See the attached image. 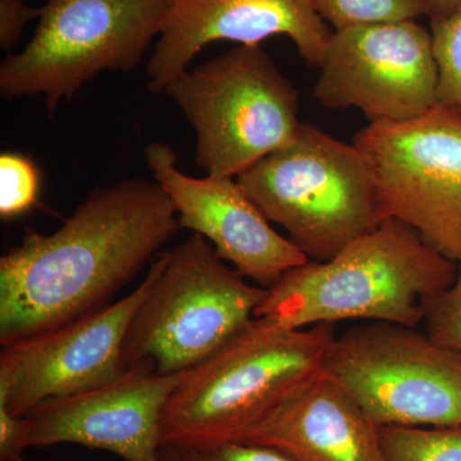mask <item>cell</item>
Instances as JSON below:
<instances>
[{
  "mask_svg": "<svg viewBox=\"0 0 461 461\" xmlns=\"http://www.w3.org/2000/svg\"><path fill=\"white\" fill-rule=\"evenodd\" d=\"M178 230L168 194L142 178L91 191L51 235L25 230L0 258V344L109 305Z\"/></svg>",
  "mask_w": 461,
  "mask_h": 461,
  "instance_id": "cell-1",
  "label": "cell"
},
{
  "mask_svg": "<svg viewBox=\"0 0 461 461\" xmlns=\"http://www.w3.org/2000/svg\"><path fill=\"white\" fill-rule=\"evenodd\" d=\"M456 271L417 230L387 218L332 259L285 273L266 290L256 318L287 329L345 321L420 327L424 300L450 286Z\"/></svg>",
  "mask_w": 461,
  "mask_h": 461,
  "instance_id": "cell-2",
  "label": "cell"
},
{
  "mask_svg": "<svg viewBox=\"0 0 461 461\" xmlns=\"http://www.w3.org/2000/svg\"><path fill=\"white\" fill-rule=\"evenodd\" d=\"M333 324L287 329L253 321L182 373L160 420V447L242 442L294 391L323 372Z\"/></svg>",
  "mask_w": 461,
  "mask_h": 461,
  "instance_id": "cell-3",
  "label": "cell"
},
{
  "mask_svg": "<svg viewBox=\"0 0 461 461\" xmlns=\"http://www.w3.org/2000/svg\"><path fill=\"white\" fill-rule=\"evenodd\" d=\"M236 180L313 262L332 259L387 220L362 151L309 123Z\"/></svg>",
  "mask_w": 461,
  "mask_h": 461,
  "instance_id": "cell-4",
  "label": "cell"
},
{
  "mask_svg": "<svg viewBox=\"0 0 461 461\" xmlns=\"http://www.w3.org/2000/svg\"><path fill=\"white\" fill-rule=\"evenodd\" d=\"M163 93L193 124L196 163L213 177H239L290 144L303 123L295 87L260 45L187 68Z\"/></svg>",
  "mask_w": 461,
  "mask_h": 461,
  "instance_id": "cell-5",
  "label": "cell"
},
{
  "mask_svg": "<svg viewBox=\"0 0 461 461\" xmlns=\"http://www.w3.org/2000/svg\"><path fill=\"white\" fill-rule=\"evenodd\" d=\"M266 290L250 285L194 233L168 251L165 269L130 324L126 368L154 360L160 375L204 362L256 318Z\"/></svg>",
  "mask_w": 461,
  "mask_h": 461,
  "instance_id": "cell-6",
  "label": "cell"
},
{
  "mask_svg": "<svg viewBox=\"0 0 461 461\" xmlns=\"http://www.w3.org/2000/svg\"><path fill=\"white\" fill-rule=\"evenodd\" d=\"M166 7V0H48L25 50L0 65V93L41 94L53 114L102 72L140 65Z\"/></svg>",
  "mask_w": 461,
  "mask_h": 461,
  "instance_id": "cell-7",
  "label": "cell"
},
{
  "mask_svg": "<svg viewBox=\"0 0 461 461\" xmlns=\"http://www.w3.org/2000/svg\"><path fill=\"white\" fill-rule=\"evenodd\" d=\"M323 375L378 427L461 426V354L418 327L366 321L336 335Z\"/></svg>",
  "mask_w": 461,
  "mask_h": 461,
  "instance_id": "cell-8",
  "label": "cell"
},
{
  "mask_svg": "<svg viewBox=\"0 0 461 461\" xmlns=\"http://www.w3.org/2000/svg\"><path fill=\"white\" fill-rule=\"evenodd\" d=\"M384 217L417 230L447 259L461 258V117L437 107L402 122H369L355 135Z\"/></svg>",
  "mask_w": 461,
  "mask_h": 461,
  "instance_id": "cell-9",
  "label": "cell"
},
{
  "mask_svg": "<svg viewBox=\"0 0 461 461\" xmlns=\"http://www.w3.org/2000/svg\"><path fill=\"white\" fill-rule=\"evenodd\" d=\"M320 69L315 100L359 109L371 122H402L438 105L432 36L415 21L335 30Z\"/></svg>",
  "mask_w": 461,
  "mask_h": 461,
  "instance_id": "cell-10",
  "label": "cell"
},
{
  "mask_svg": "<svg viewBox=\"0 0 461 461\" xmlns=\"http://www.w3.org/2000/svg\"><path fill=\"white\" fill-rule=\"evenodd\" d=\"M167 258L168 251L160 254L147 277L120 302L59 329L3 345L0 406L23 417L47 400L76 395L120 377L127 369L123 348L130 324Z\"/></svg>",
  "mask_w": 461,
  "mask_h": 461,
  "instance_id": "cell-11",
  "label": "cell"
},
{
  "mask_svg": "<svg viewBox=\"0 0 461 461\" xmlns=\"http://www.w3.org/2000/svg\"><path fill=\"white\" fill-rule=\"evenodd\" d=\"M181 375H160L145 359L102 386L39 403L25 415L27 447L75 444L159 461L160 420Z\"/></svg>",
  "mask_w": 461,
  "mask_h": 461,
  "instance_id": "cell-12",
  "label": "cell"
},
{
  "mask_svg": "<svg viewBox=\"0 0 461 461\" xmlns=\"http://www.w3.org/2000/svg\"><path fill=\"white\" fill-rule=\"evenodd\" d=\"M144 154L154 178L175 205L181 229L209 240L217 257L232 264L242 277L268 290L285 273L308 262L290 240L273 229L238 180L185 175L166 142H150Z\"/></svg>",
  "mask_w": 461,
  "mask_h": 461,
  "instance_id": "cell-13",
  "label": "cell"
},
{
  "mask_svg": "<svg viewBox=\"0 0 461 461\" xmlns=\"http://www.w3.org/2000/svg\"><path fill=\"white\" fill-rule=\"evenodd\" d=\"M166 5L147 66L153 93H163L211 42L260 45L272 36H287L306 65L320 67L332 33L313 0H166Z\"/></svg>",
  "mask_w": 461,
  "mask_h": 461,
  "instance_id": "cell-14",
  "label": "cell"
},
{
  "mask_svg": "<svg viewBox=\"0 0 461 461\" xmlns=\"http://www.w3.org/2000/svg\"><path fill=\"white\" fill-rule=\"evenodd\" d=\"M379 430L362 406L321 372L242 442L268 446L293 461H384Z\"/></svg>",
  "mask_w": 461,
  "mask_h": 461,
  "instance_id": "cell-15",
  "label": "cell"
},
{
  "mask_svg": "<svg viewBox=\"0 0 461 461\" xmlns=\"http://www.w3.org/2000/svg\"><path fill=\"white\" fill-rule=\"evenodd\" d=\"M384 461H461L460 427H381Z\"/></svg>",
  "mask_w": 461,
  "mask_h": 461,
  "instance_id": "cell-16",
  "label": "cell"
},
{
  "mask_svg": "<svg viewBox=\"0 0 461 461\" xmlns=\"http://www.w3.org/2000/svg\"><path fill=\"white\" fill-rule=\"evenodd\" d=\"M324 23L335 30L415 21L429 16L427 0H313Z\"/></svg>",
  "mask_w": 461,
  "mask_h": 461,
  "instance_id": "cell-17",
  "label": "cell"
},
{
  "mask_svg": "<svg viewBox=\"0 0 461 461\" xmlns=\"http://www.w3.org/2000/svg\"><path fill=\"white\" fill-rule=\"evenodd\" d=\"M437 66V103L461 117V8L450 16L430 18Z\"/></svg>",
  "mask_w": 461,
  "mask_h": 461,
  "instance_id": "cell-18",
  "label": "cell"
},
{
  "mask_svg": "<svg viewBox=\"0 0 461 461\" xmlns=\"http://www.w3.org/2000/svg\"><path fill=\"white\" fill-rule=\"evenodd\" d=\"M41 176L25 154L5 151L0 156V217L14 220L39 203Z\"/></svg>",
  "mask_w": 461,
  "mask_h": 461,
  "instance_id": "cell-19",
  "label": "cell"
},
{
  "mask_svg": "<svg viewBox=\"0 0 461 461\" xmlns=\"http://www.w3.org/2000/svg\"><path fill=\"white\" fill-rule=\"evenodd\" d=\"M456 264L453 284L424 300L420 326L437 342L461 354V258Z\"/></svg>",
  "mask_w": 461,
  "mask_h": 461,
  "instance_id": "cell-20",
  "label": "cell"
},
{
  "mask_svg": "<svg viewBox=\"0 0 461 461\" xmlns=\"http://www.w3.org/2000/svg\"><path fill=\"white\" fill-rule=\"evenodd\" d=\"M159 461H293L268 446L249 442L195 446L171 445L159 448Z\"/></svg>",
  "mask_w": 461,
  "mask_h": 461,
  "instance_id": "cell-21",
  "label": "cell"
},
{
  "mask_svg": "<svg viewBox=\"0 0 461 461\" xmlns=\"http://www.w3.org/2000/svg\"><path fill=\"white\" fill-rule=\"evenodd\" d=\"M41 9L29 7L21 0H0V47L11 51L20 41L27 23L41 17Z\"/></svg>",
  "mask_w": 461,
  "mask_h": 461,
  "instance_id": "cell-22",
  "label": "cell"
},
{
  "mask_svg": "<svg viewBox=\"0 0 461 461\" xmlns=\"http://www.w3.org/2000/svg\"><path fill=\"white\" fill-rule=\"evenodd\" d=\"M27 436L29 421L25 415L17 417L5 406H0V461H23Z\"/></svg>",
  "mask_w": 461,
  "mask_h": 461,
  "instance_id": "cell-23",
  "label": "cell"
},
{
  "mask_svg": "<svg viewBox=\"0 0 461 461\" xmlns=\"http://www.w3.org/2000/svg\"><path fill=\"white\" fill-rule=\"evenodd\" d=\"M427 5L430 18L446 17L461 8V0H427Z\"/></svg>",
  "mask_w": 461,
  "mask_h": 461,
  "instance_id": "cell-24",
  "label": "cell"
},
{
  "mask_svg": "<svg viewBox=\"0 0 461 461\" xmlns=\"http://www.w3.org/2000/svg\"><path fill=\"white\" fill-rule=\"evenodd\" d=\"M21 2H26V0H21Z\"/></svg>",
  "mask_w": 461,
  "mask_h": 461,
  "instance_id": "cell-25",
  "label": "cell"
},
{
  "mask_svg": "<svg viewBox=\"0 0 461 461\" xmlns=\"http://www.w3.org/2000/svg\"><path fill=\"white\" fill-rule=\"evenodd\" d=\"M23 461H25V460H23Z\"/></svg>",
  "mask_w": 461,
  "mask_h": 461,
  "instance_id": "cell-26",
  "label": "cell"
}]
</instances>
